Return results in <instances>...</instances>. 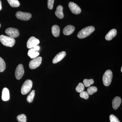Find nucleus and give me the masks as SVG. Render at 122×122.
<instances>
[{
	"mask_svg": "<svg viewBox=\"0 0 122 122\" xmlns=\"http://www.w3.org/2000/svg\"><path fill=\"white\" fill-rule=\"evenodd\" d=\"M95 30L93 26H87L80 30L77 34V37L80 39L87 37L91 34Z\"/></svg>",
	"mask_w": 122,
	"mask_h": 122,
	"instance_id": "obj_1",
	"label": "nucleus"
},
{
	"mask_svg": "<svg viewBox=\"0 0 122 122\" xmlns=\"http://www.w3.org/2000/svg\"><path fill=\"white\" fill-rule=\"evenodd\" d=\"M0 41L4 45L10 47H13L15 42L14 38L3 35L0 36Z\"/></svg>",
	"mask_w": 122,
	"mask_h": 122,
	"instance_id": "obj_2",
	"label": "nucleus"
},
{
	"mask_svg": "<svg viewBox=\"0 0 122 122\" xmlns=\"http://www.w3.org/2000/svg\"><path fill=\"white\" fill-rule=\"evenodd\" d=\"M113 78V73L111 70H107L103 74L102 81L103 85L106 86H108L111 84Z\"/></svg>",
	"mask_w": 122,
	"mask_h": 122,
	"instance_id": "obj_3",
	"label": "nucleus"
},
{
	"mask_svg": "<svg viewBox=\"0 0 122 122\" xmlns=\"http://www.w3.org/2000/svg\"><path fill=\"white\" fill-rule=\"evenodd\" d=\"M33 86V82L30 79L26 80L22 85L21 88V93L22 95H25L30 91Z\"/></svg>",
	"mask_w": 122,
	"mask_h": 122,
	"instance_id": "obj_4",
	"label": "nucleus"
},
{
	"mask_svg": "<svg viewBox=\"0 0 122 122\" xmlns=\"http://www.w3.org/2000/svg\"><path fill=\"white\" fill-rule=\"evenodd\" d=\"M33 59L30 62L29 64V66L31 69H34L39 67L42 61L41 57H37Z\"/></svg>",
	"mask_w": 122,
	"mask_h": 122,
	"instance_id": "obj_5",
	"label": "nucleus"
},
{
	"mask_svg": "<svg viewBox=\"0 0 122 122\" xmlns=\"http://www.w3.org/2000/svg\"><path fill=\"white\" fill-rule=\"evenodd\" d=\"M16 17L18 19L24 21H27L30 20L32 17L31 14L29 13L24 12L21 11H18L16 14Z\"/></svg>",
	"mask_w": 122,
	"mask_h": 122,
	"instance_id": "obj_6",
	"label": "nucleus"
},
{
	"mask_svg": "<svg viewBox=\"0 0 122 122\" xmlns=\"http://www.w3.org/2000/svg\"><path fill=\"white\" fill-rule=\"evenodd\" d=\"M5 33L9 36L12 38H16L20 35V32L17 29L9 28L5 30Z\"/></svg>",
	"mask_w": 122,
	"mask_h": 122,
	"instance_id": "obj_7",
	"label": "nucleus"
},
{
	"mask_svg": "<svg viewBox=\"0 0 122 122\" xmlns=\"http://www.w3.org/2000/svg\"><path fill=\"white\" fill-rule=\"evenodd\" d=\"M24 66L22 64H19L17 67L15 72V76L18 80L21 79L24 75Z\"/></svg>",
	"mask_w": 122,
	"mask_h": 122,
	"instance_id": "obj_8",
	"label": "nucleus"
},
{
	"mask_svg": "<svg viewBox=\"0 0 122 122\" xmlns=\"http://www.w3.org/2000/svg\"><path fill=\"white\" fill-rule=\"evenodd\" d=\"M39 39L34 37H31L28 40L27 42V47L28 49H32L35 46H37L39 44Z\"/></svg>",
	"mask_w": 122,
	"mask_h": 122,
	"instance_id": "obj_9",
	"label": "nucleus"
},
{
	"mask_svg": "<svg viewBox=\"0 0 122 122\" xmlns=\"http://www.w3.org/2000/svg\"><path fill=\"white\" fill-rule=\"evenodd\" d=\"M69 7L71 12L74 14H78L81 12V9L77 4L72 2H69Z\"/></svg>",
	"mask_w": 122,
	"mask_h": 122,
	"instance_id": "obj_10",
	"label": "nucleus"
},
{
	"mask_svg": "<svg viewBox=\"0 0 122 122\" xmlns=\"http://www.w3.org/2000/svg\"><path fill=\"white\" fill-rule=\"evenodd\" d=\"M66 55V53L65 51H62L57 54L54 57L53 60V63L55 64L60 61L65 57Z\"/></svg>",
	"mask_w": 122,
	"mask_h": 122,
	"instance_id": "obj_11",
	"label": "nucleus"
},
{
	"mask_svg": "<svg viewBox=\"0 0 122 122\" xmlns=\"http://www.w3.org/2000/svg\"><path fill=\"white\" fill-rule=\"evenodd\" d=\"M122 103V99L120 97L117 96L112 101V107L114 110H117L120 106Z\"/></svg>",
	"mask_w": 122,
	"mask_h": 122,
	"instance_id": "obj_12",
	"label": "nucleus"
},
{
	"mask_svg": "<svg viewBox=\"0 0 122 122\" xmlns=\"http://www.w3.org/2000/svg\"><path fill=\"white\" fill-rule=\"evenodd\" d=\"M75 28L72 25L66 26L63 30V34L65 35H69L72 34L74 31Z\"/></svg>",
	"mask_w": 122,
	"mask_h": 122,
	"instance_id": "obj_13",
	"label": "nucleus"
},
{
	"mask_svg": "<svg viewBox=\"0 0 122 122\" xmlns=\"http://www.w3.org/2000/svg\"><path fill=\"white\" fill-rule=\"evenodd\" d=\"M1 98L4 101H7L9 100L10 93L8 88L5 87L2 90Z\"/></svg>",
	"mask_w": 122,
	"mask_h": 122,
	"instance_id": "obj_14",
	"label": "nucleus"
},
{
	"mask_svg": "<svg viewBox=\"0 0 122 122\" xmlns=\"http://www.w3.org/2000/svg\"><path fill=\"white\" fill-rule=\"evenodd\" d=\"M117 35V30L115 29H112L107 33L105 36L107 41H111Z\"/></svg>",
	"mask_w": 122,
	"mask_h": 122,
	"instance_id": "obj_15",
	"label": "nucleus"
},
{
	"mask_svg": "<svg viewBox=\"0 0 122 122\" xmlns=\"http://www.w3.org/2000/svg\"><path fill=\"white\" fill-rule=\"evenodd\" d=\"M63 7L61 5H59L57 7L55 12V15L59 19H62L64 17L63 12Z\"/></svg>",
	"mask_w": 122,
	"mask_h": 122,
	"instance_id": "obj_16",
	"label": "nucleus"
},
{
	"mask_svg": "<svg viewBox=\"0 0 122 122\" xmlns=\"http://www.w3.org/2000/svg\"><path fill=\"white\" fill-rule=\"evenodd\" d=\"M60 29L58 25H55L52 28V32L53 35L55 37L59 36L60 34Z\"/></svg>",
	"mask_w": 122,
	"mask_h": 122,
	"instance_id": "obj_17",
	"label": "nucleus"
},
{
	"mask_svg": "<svg viewBox=\"0 0 122 122\" xmlns=\"http://www.w3.org/2000/svg\"><path fill=\"white\" fill-rule=\"evenodd\" d=\"M28 55L30 57L31 59H34L36 57L39 55V53L38 52H36L34 50L33 48L30 49L28 52Z\"/></svg>",
	"mask_w": 122,
	"mask_h": 122,
	"instance_id": "obj_18",
	"label": "nucleus"
},
{
	"mask_svg": "<svg viewBox=\"0 0 122 122\" xmlns=\"http://www.w3.org/2000/svg\"><path fill=\"white\" fill-rule=\"evenodd\" d=\"M7 1L11 7L16 8L20 6V4L18 0H7Z\"/></svg>",
	"mask_w": 122,
	"mask_h": 122,
	"instance_id": "obj_19",
	"label": "nucleus"
},
{
	"mask_svg": "<svg viewBox=\"0 0 122 122\" xmlns=\"http://www.w3.org/2000/svg\"><path fill=\"white\" fill-rule=\"evenodd\" d=\"M35 95V91L33 90L29 95L27 98V101L29 103L32 102Z\"/></svg>",
	"mask_w": 122,
	"mask_h": 122,
	"instance_id": "obj_20",
	"label": "nucleus"
},
{
	"mask_svg": "<svg viewBox=\"0 0 122 122\" xmlns=\"http://www.w3.org/2000/svg\"><path fill=\"white\" fill-rule=\"evenodd\" d=\"M97 91V88L95 86H91L87 89V92L90 95H92L93 94L96 93Z\"/></svg>",
	"mask_w": 122,
	"mask_h": 122,
	"instance_id": "obj_21",
	"label": "nucleus"
},
{
	"mask_svg": "<svg viewBox=\"0 0 122 122\" xmlns=\"http://www.w3.org/2000/svg\"><path fill=\"white\" fill-rule=\"evenodd\" d=\"M6 68V65L4 59L0 57V72L4 71Z\"/></svg>",
	"mask_w": 122,
	"mask_h": 122,
	"instance_id": "obj_22",
	"label": "nucleus"
},
{
	"mask_svg": "<svg viewBox=\"0 0 122 122\" xmlns=\"http://www.w3.org/2000/svg\"><path fill=\"white\" fill-rule=\"evenodd\" d=\"M83 85L86 87H89L91 85L93 84L94 81L93 79H85L83 81Z\"/></svg>",
	"mask_w": 122,
	"mask_h": 122,
	"instance_id": "obj_23",
	"label": "nucleus"
},
{
	"mask_svg": "<svg viewBox=\"0 0 122 122\" xmlns=\"http://www.w3.org/2000/svg\"><path fill=\"white\" fill-rule=\"evenodd\" d=\"M17 119L19 122H26V117L24 114L18 115L17 117Z\"/></svg>",
	"mask_w": 122,
	"mask_h": 122,
	"instance_id": "obj_24",
	"label": "nucleus"
},
{
	"mask_svg": "<svg viewBox=\"0 0 122 122\" xmlns=\"http://www.w3.org/2000/svg\"><path fill=\"white\" fill-rule=\"evenodd\" d=\"M85 86L82 83H79L76 88V90L78 93H81L84 91Z\"/></svg>",
	"mask_w": 122,
	"mask_h": 122,
	"instance_id": "obj_25",
	"label": "nucleus"
},
{
	"mask_svg": "<svg viewBox=\"0 0 122 122\" xmlns=\"http://www.w3.org/2000/svg\"><path fill=\"white\" fill-rule=\"evenodd\" d=\"M80 96L82 98L85 99H87L89 98V94L87 92L83 91L80 94Z\"/></svg>",
	"mask_w": 122,
	"mask_h": 122,
	"instance_id": "obj_26",
	"label": "nucleus"
},
{
	"mask_svg": "<svg viewBox=\"0 0 122 122\" xmlns=\"http://www.w3.org/2000/svg\"><path fill=\"white\" fill-rule=\"evenodd\" d=\"M110 120L111 122H120L117 117L113 114L110 115Z\"/></svg>",
	"mask_w": 122,
	"mask_h": 122,
	"instance_id": "obj_27",
	"label": "nucleus"
},
{
	"mask_svg": "<svg viewBox=\"0 0 122 122\" xmlns=\"http://www.w3.org/2000/svg\"><path fill=\"white\" fill-rule=\"evenodd\" d=\"M54 0H48V8L52 10L53 7Z\"/></svg>",
	"mask_w": 122,
	"mask_h": 122,
	"instance_id": "obj_28",
	"label": "nucleus"
},
{
	"mask_svg": "<svg viewBox=\"0 0 122 122\" xmlns=\"http://www.w3.org/2000/svg\"><path fill=\"white\" fill-rule=\"evenodd\" d=\"M40 46L37 45L35 46H34L33 49L35 51L38 52V51H39V50H40Z\"/></svg>",
	"mask_w": 122,
	"mask_h": 122,
	"instance_id": "obj_29",
	"label": "nucleus"
},
{
	"mask_svg": "<svg viewBox=\"0 0 122 122\" xmlns=\"http://www.w3.org/2000/svg\"><path fill=\"white\" fill-rule=\"evenodd\" d=\"M2 9V5H1V2L0 0V11Z\"/></svg>",
	"mask_w": 122,
	"mask_h": 122,
	"instance_id": "obj_30",
	"label": "nucleus"
},
{
	"mask_svg": "<svg viewBox=\"0 0 122 122\" xmlns=\"http://www.w3.org/2000/svg\"><path fill=\"white\" fill-rule=\"evenodd\" d=\"M121 72H122V68H121Z\"/></svg>",
	"mask_w": 122,
	"mask_h": 122,
	"instance_id": "obj_31",
	"label": "nucleus"
},
{
	"mask_svg": "<svg viewBox=\"0 0 122 122\" xmlns=\"http://www.w3.org/2000/svg\"><path fill=\"white\" fill-rule=\"evenodd\" d=\"M1 27V24H0V28Z\"/></svg>",
	"mask_w": 122,
	"mask_h": 122,
	"instance_id": "obj_32",
	"label": "nucleus"
}]
</instances>
